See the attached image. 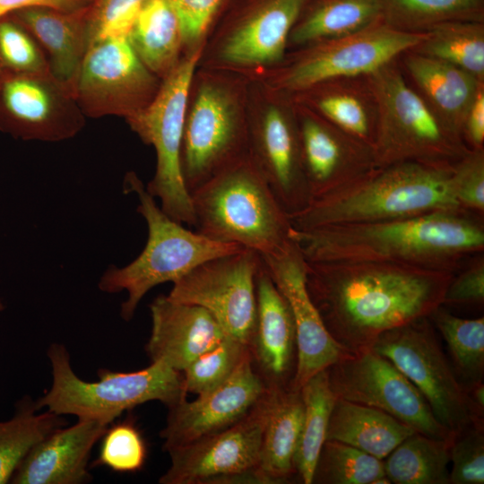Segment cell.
<instances>
[{
	"label": "cell",
	"mask_w": 484,
	"mask_h": 484,
	"mask_svg": "<svg viewBox=\"0 0 484 484\" xmlns=\"http://www.w3.org/2000/svg\"><path fill=\"white\" fill-rule=\"evenodd\" d=\"M268 390L249 351L223 384L194 401L186 398L169 408L166 426L160 431L163 450L187 445L237 423Z\"/></svg>",
	"instance_id": "ffe728a7"
},
{
	"label": "cell",
	"mask_w": 484,
	"mask_h": 484,
	"mask_svg": "<svg viewBox=\"0 0 484 484\" xmlns=\"http://www.w3.org/2000/svg\"><path fill=\"white\" fill-rule=\"evenodd\" d=\"M203 48L185 53L161 81L153 100L126 120L141 140L155 149L156 170L146 190L160 199L161 210L171 219L193 227L194 214L183 178L181 151L189 87Z\"/></svg>",
	"instance_id": "30bf717a"
},
{
	"label": "cell",
	"mask_w": 484,
	"mask_h": 484,
	"mask_svg": "<svg viewBox=\"0 0 484 484\" xmlns=\"http://www.w3.org/2000/svg\"><path fill=\"white\" fill-rule=\"evenodd\" d=\"M160 84L127 37L105 39L90 45L74 97L85 117L117 116L127 120L153 100Z\"/></svg>",
	"instance_id": "e0dca14e"
},
{
	"label": "cell",
	"mask_w": 484,
	"mask_h": 484,
	"mask_svg": "<svg viewBox=\"0 0 484 484\" xmlns=\"http://www.w3.org/2000/svg\"><path fill=\"white\" fill-rule=\"evenodd\" d=\"M299 391L304 414L293 466L302 483L312 484L336 397L330 387L326 369L310 377Z\"/></svg>",
	"instance_id": "d6a6232c"
},
{
	"label": "cell",
	"mask_w": 484,
	"mask_h": 484,
	"mask_svg": "<svg viewBox=\"0 0 484 484\" xmlns=\"http://www.w3.org/2000/svg\"><path fill=\"white\" fill-rule=\"evenodd\" d=\"M462 136L469 149H484V84L480 87L466 113Z\"/></svg>",
	"instance_id": "7dc6e473"
},
{
	"label": "cell",
	"mask_w": 484,
	"mask_h": 484,
	"mask_svg": "<svg viewBox=\"0 0 484 484\" xmlns=\"http://www.w3.org/2000/svg\"><path fill=\"white\" fill-rule=\"evenodd\" d=\"M108 424L78 419L59 428L35 445L13 474V484H82L91 480L88 471L91 450Z\"/></svg>",
	"instance_id": "cb8c5ba5"
},
{
	"label": "cell",
	"mask_w": 484,
	"mask_h": 484,
	"mask_svg": "<svg viewBox=\"0 0 484 484\" xmlns=\"http://www.w3.org/2000/svg\"><path fill=\"white\" fill-rule=\"evenodd\" d=\"M248 145L252 159L288 216L306 208L312 198L293 102L257 81L249 85Z\"/></svg>",
	"instance_id": "4fadbf2b"
},
{
	"label": "cell",
	"mask_w": 484,
	"mask_h": 484,
	"mask_svg": "<svg viewBox=\"0 0 484 484\" xmlns=\"http://www.w3.org/2000/svg\"><path fill=\"white\" fill-rule=\"evenodd\" d=\"M411 50L453 65L484 82V22L442 23Z\"/></svg>",
	"instance_id": "e575fe53"
},
{
	"label": "cell",
	"mask_w": 484,
	"mask_h": 484,
	"mask_svg": "<svg viewBox=\"0 0 484 484\" xmlns=\"http://www.w3.org/2000/svg\"><path fill=\"white\" fill-rule=\"evenodd\" d=\"M151 333L145 350L151 362L160 361L183 372L197 357L228 334L203 307L157 297L150 305Z\"/></svg>",
	"instance_id": "603a6c76"
},
{
	"label": "cell",
	"mask_w": 484,
	"mask_h": 484,
	"mask_svg": "<svg viewBox=\"0 0 484 484\" xmlns=\"http://www.w3.org/2000/svg\"><path fill=\"white\" fill-rule=\"evenodd\" d=\"M95 465H103L117 472H134L144 464L145 442L133 422L124 421L107 428Z\"/></svg>",
	"instance_id": "60d3db41"
},
{
	"label": "cell",
	"mask_w": 484,
	"mask_h": 484,
	"mask_svg": "<svg viewBox=\"0 0 484 484\" xmlns=\"http://www.w3.org/2000/svg\"><path fill=\"white\" fill-rule=\"evenodd\" d=\"M261 264L260 255L247 248L207 260L173 282L167 296L208 310L229 336L248 346L256 322Z\"/></svg>",
	"instance_id": "2e32d148"
},
{
	"label": "cell",
	"mask_w": 484,
	"mask_h": 484,
	"mask_svg": "<svg viewBox=\"0 0 484 484\" xmlns=\"http://www.w3.org/2000/svg\"><path fill=\"white\" fill-rule=\"evenodd\" d=\"M428 318L445 341L452 367L465 389L483 382L484 317H459L440 306Z\"/></svg>",
	"instance_id": "d590c367"
},
{
	"label": "cell",
	"mask_w": 484,
	"mask_h": 484,
	"mask_svg": "<svg viewBox=\"0 0 484 484\" xmlns=\"http://www.w3.org/2000/svg\"><path fill=\"white\" fill-rule=\"evenodd\" d=\"M385 476L384 461L350 445L326 440L320 451L312 483L374 484Z\"/></svg>",
	"instance_id": "74e56055"
},
{
	"label": "cell",
	"mask_w": 484,
	"mask_h": 484,
	"mask_svg": "<svg viewBox=\"0 0 484 484\" xmlns=\"http://www.w3.org/2000/svg\"><path fill=\"white\" fill-rule=\"evenodd\" d=\"M87 0H0V18L16 11L45 7L61 12H74L86 7Z\"/></svg>",
	"instance_id": "c3c4849f"
},
{
	"label": "cell",
	"mask_w": 484,
	"mask_h": 484,
	"mask_svg": "<svg viewBox=\"0 0 484 484\" xmlns=\"http://www.w3.org/2000/svg\"><path fill=\"white\" fill-rule=\"evenodd\" d=\"M144 1L100 0L90 13V45L105 39L127 37Z\"/></svg>",
	"instance_id": "f6af8a7d"
},
{
	"label": "cell",
	"mask_w": 484,
	"mask_h": 484,
	"mask_svg": "<svg viewBox=\"0 0 484 484\" xmlns=\"http://www.w3.org/2000/svg\"><path fill=\"white\" fill-rule=\"evenodd\" d=\"M286 298L295 323L297 366L291 387L299 390L318 372L347 355L327 332L307 289L306 259L290 238L276 253L260 255Z\"/></svg>",
	"instance_id": "d6986e66"
},
{
	"label": "cell",
	"mask_w": 484,
	"mask_h": 484,
	"mask_svg": "<svg viewBox=\"0 0 484 484\" xmlns=\"http://www.w3.org/2000/svg\"><path fill=\"white\" fill-rule=\"evenodd\" d=\"M48 73L47 56L34 37L11 16L0 18V81Z\"/></svg>",
	"instance_id": "ab89813d"
},
{
	"label": "cell",
	"mask_w": 484,
	"mask_h": 484,
	"mask_svg": "<svg viewBox=\"0 0 484 484\" xmlns=\"http://www.w3.org/2000/svg\"><path fill=\"white\" fill-rule=\"evenodd\" d=\"M380 22L383 0H307L290 30L288 51L350 36Z\"/></svg>",
	"instance_id": "f1b7e54d"
},
{
	"label": "cell",
	"mask_w": 484,
	"mask_h": 484,
	"mask_svg": "<svg viewBox=\"0 0 484 484\" xmlns=\"http://www.w3.org/2000/svg\"><path fill=\"white\" fill-rule=\"evenodd\" d=\"M450 462V483H484V424H475L454 436Z\"/></svg>",
	"instance_id": "7bdbcfd3"
},
{
	"label": "cell",
	"mask_w": 484,
	"mask_h": 484,
	"mask_svg": "<svg viewBox=\"0 0 484 484\" xmlns=\"http://www.w3.org/2000/svg\"><path fill=\"white\" fill-rule=\"evenodd\" d=\"M452 441L414 432L383 460L385 476L394 484H449Z\"/></svg>",
	"instance_id": "1f68e13d"
},
{
	"label": "cell",
	"mask_w": 484,
	"mask_h": 484,
	"mask_svg": "<svg viewBox=\"0 0 484 484\" xmlns=\"http://www.w3.org/2000/svg\"><path fill=\"white\" fill-rule=\"evenodd\" d=\"M272 389L230 427L167 451L170 465L160 484L260 483L257 472L262 435Z\"/></svg>",
	"instance_id": "5bb4252c"
},
{
	"label": "cell",
	"mask_w": 484,
	"mask_h": 484,
	"mask_svg": "<svg viewBox=\"0 0 484 484\" xmlns=\"http://www.w3.org/2000/svg\"><path fill=\"white\" fill-rule=\"evenodd\" d=\"M288 97L373 148L379 111L368 74L324 81Z\"/></svg>",
	"instance_id": "4316f807"
},
{
	"label": "cell",
	"mask_w": 484,
	"mask_h": 484,
	"mask_svg": "<svg viewBox=\"0 0 484 484\" xmlns=\"http://www.w3.org/2000/svg\"><path fill=\"white\" fill-rule=\"evenodd\" d=\"M52 384L36 403L57 415H74L110 424L124 411L151 401L168 408L186 399L183 374L160 361L134 372L98 371L97 382H86L72 368L69 352L60 343L48 350Z\"/></svg>",
	"instance_id": "52a82bcc"
},
{
	"label": "cell",
	"mask_w": 484,
	"mask_h": 484,
	"mask_svg": "<svg viewBox=\"0 0 484 484\" xmlns=\"http://www.w3.org/2000/svg\"><path fill=\"white\" fill-rule=\"evenodd\" d=\"M195 231L260 255L281 250L291 227L250 153L207 180L191 194Z\"/></svg>",
	"instance_id": "5b68a950"
},
{
	"label": "cell",
	"mask_w": 484,
	"mask_h": 484,
	"mask_svg": "<svg viewBox=\"0 0 484 484\" xmlns=\"http://www.w3.org/2000/svg\"><path fill=\"white\" fill-rule=\"evenodd\" d=\"M451 184L459 206L484 213V149L469 150L453 167Z\"/></svg>",
	"instance_id": "ee69618b"
},
{
	"label": "cell",
	"mask_w": 484,
	"mask_h": 484,
	"mask_svg": "<svg viewBox=\"0 0 484 484\" xmlns=\"http://www.w3.org/2000/svg\"><path fill=\"white\" fill-rule=\"evenodd\" d=\"M4 309V305L3 300L0 298V312L3 311Z\"/></svg>",
	"instance_id": "681fc988"
},
{
	"label": "cell",
	"mask_w": 484,
	"mask_h": 484,
	"mask_svg": "<svg viewBox=\"0 0 484 484\" xmlns=\"http://www.w3.org/2000/svg\"><path fill=\"white\" fill-rule=\"evenodd\" d=\"M306 262L308 294L347 354L370 350L384 333L428 317L455 274L389 262Z\"/></svg>",
	"instance_id": "6da1fadb"
},
{
	"label": "cell",
	"mask_w": 484,
	"mask_h": 484,
	"mask_svg": "<svg viewBox=\"0 0 484 484\" xmlns=\"http://www.w3.org/2000/svg\"><path fill=\"white\" fill-rule=\"evenodd\" d=\"M124 189L134 193L138 198L137 212L146 221L148 238L143 250L133 262L123 267L110 265L100 277L98 287L110 294L127 292L120 309L125 321L134 317L139 303L152 288L169 281L173 283L207 260L244 248L184 228L157 205L133 171L125 175Z\"/></svg>",
	"instance_id": "8992f818"
},
{
	"label": "cell",
	"mask_w": 484,
	"mask_h": 484,
	"mask_svg": "<svg viewBox=\"0 0 484 484\" xmlns=\"http://www.w3.org/2000/svg\"><path fill=\"white\" fill-rule=\"evenodd\" d=\"M292 102L304 173L312 200L347 186L376 168L370 145L308 108Z\"/></svg>",
	"instance_id": "44dd1931"
},
{
	"label": "cell",
	"mask_w": 484,
	"mask_h": 484,
	"mask_svg": "<svg viewBox=\"0 0 484 484\" xmlns=\"http://www.w3.org/2000/svg\"><path fill=\"white\" fill-rule=\"evenodd\" d=\"M84 11L85 7L74 12L31 7L9 14L34 37L47 56L51 75L73 96L90 46V13Z\"/></svg>",
	"instance_id": "d4e9b609"
},
{
	"label": "cell",
	"mask_w": 484,
	"mask_h": 484,
	"mask_svg": "<svg viewBox=\"0 0 484 484\" xmlns=\"http://www.w3.org/2000/svg\"><path fill=\"white\" fill-rule=\"evenodd\" d=\"M303 414L299 390L292 387L272 389L257 466L261 484L285 483L296 474L293 457Z\"/></svg>",
	"instance_id": "83f0119b"
},
{
	"label": "cell",
	"mask_w": 484,
	"mask_h": 484,
	"mask_svg": "<svg viewBox=\"0 0 484 484\" xmlns=\"http://www.w3.org/2000/svg\"><path fill=\"white\" fill-rule=\"evenodd\" d=\"M398 62L412 89L462 139L466 113L484 82L453 65L411 50L402 53Z\"/></svg>",
	"instance_id": "484cf974"
},
{
	"label": "cell",
	"mask_w": 484,
	"mask_h": 484,
	"mask_svg": "<svg viewBox=\"0 0 484 484\" xmlns=\"http://www.w3.org/2000/svg\"><path fill=\"white\" fill-rule=\"evenodd\" d=\"M372 350L388 359L421 393L438 422L454 435L484 424L446 359L428 317L381 334Z\"/></svg>",
	"instance_id": "7c38bea8"
},
{
	"label": "cell",
	"mask_w": 484,
	"mask_h": 484,
	"mask_svg": "<svg viewBox=\"0 0 484 484\" xmlns=\"http://www.w3.org/2000/svg\"><path fill=\"white\" fill-rule=\"evenodd\" d=\"M425 33H410L377 23L358 33L287 51L283 60L252 81L286 96L318 82L367 75L417 46Z\"/></svg>",
	"instance_id": "9c48e42d"
},
{
	"label": "cell",
	"mask_w": 484,
	"mask_h": 484,
	"mask_svg": "<svg viewBox=\"0 0 484 484\" xmlns=\"http://www.w3.org/2000/svg\"><path fill=\"white\" fill-rule=\"evenodd\" d=\"M484 302V255L472 256L449 283L445 305H480Z\"/></svg>",
	"instance_id": "bcb514c9"
},
{
	"label": "cell",
	"mask_w": 484,
	"mask_h": 484,
	"mask_svg": "<svg viewBox=\"0 0 484 484\" xmlns=\"http://www.w3.org/2000/svg\"><path fill=\"white\" fill-rule=\"evenodd\" d=\"M414 432L412 428L381 410L336 398L325 441H339L384 460Z\"/></svg>",
	"instance_id": "f546056e"
},
{
	"label": "cell",
	"mask_w": 484,
	"mask_h": 484,
	"mask_svg": "<svg viewBox=\"0 0 484 484\" xmlns=\"http://www.w3.org/2000/svg\"><path fill=\"white\" fill-rule=\"evenodd\" d=\"M235 0H172L181 22L185 53L205 46L215 25Z\"/></svg>",
	"instance_id": "b9f144b4"
},
{
	"label": "cell",
	"mask_w": 484,
	"mask_h": 484,
	"mask_svg": "<svg viewBox=\"0 0 484 484\" xmlns=\"http://www.w3.org/2000/svg\"><path fill=\"white\" fill-rule=\"evenodd\" d=\"M251 80L225 70L197 66L191 80L181 151L190 195L249 152L248 94Z\"/></svg>",
	"instance_id": "277c9868"
},
{
	"label": "cell",
	"mask_w": 484,
	"mask_h": 484,
	"mask_svg": "<svg viewBox=\"0 0 484 484\" xmlns=\"http://www.w3.org/2000/svg\"><path fill=\"white\" fill-rule=\"evenodd\" d=\"M36 402L23 397L13 416L0 422V484L9 483L17 467L30 449L59 428L63 416L52 411L39 412Z\"/></svg>",
	"instance_id": "836d02e7"
},
{
	"label": "cell",
	"mask_w": 484,
	"mask_h": 484,
	"mask_svg": "<svg viewBox=\"0 0 484 484\" xmlns=\"http://www.w3.org/2000/svg\"><path fill=\"white\" fill-rule=\"evenodd\" d=\"M127 39L144 65L161 81L166 78L185 55L172 0H145Z\"/></svg>",
	"instance_id": "4dcf8cb0"
},
{
	"label": "cell",
	"mask_w": 484,
	"mask_h": 484,
	"mask_svg": "<svg viewBox=\"0 0 484 484\" xmlns=\"http://www.w3.org/2000/svg\"><path fill=\"white\" fill-rule=\"evenodd\" d=\"M384 23L410 33H425L450 22H484V0H383Z\"/></svg>",
	"instance_id": "8d00e7d4"
},
{
	"label": "cell",
	"mask_w": 484,
	"mask_h": 484,
	"mask_svg": "<svg viewBox=\"0 0 484 484\" xmlns=\"http://www.w3.org/2000/svg\"><path fill=\"white\" fill-rule=\"evenodd\" d=\"M256 322L248 345L252 362L269 389L291 387L297 334L290 307L263 260L255 279Z\"/></svg>",
	"instance_id": "7402d4cb"
},
{
	"label": "cell",
	"mask_w": 484,
	"mask_h": 484,
	"mask_svg": "<svg viewBox=\"0 0 484 484\" xmlns=\"http://www.w3.org/2000/svg\"><path fill=\"white\" fill-rule=\"evenodd\" d=\"M326 372L336 398L381 410L428 436L454 438L455 435L435 418L418 388L374 350L347 354Z\"/></svg>",
	"instance_id": "9a60e30c"
},
{
	"label": "cell",
	"mask_w": 484,
	"mask_h": 484,
	"mask_svg": "<svg viewBox=\"0 0 484 484\" xmlns=\"http://www.w3.org/2000/svg\"><path fill=\"white\" fill-rule=\"evenodd\" d=\"M482 216L451 210L309 229L290 227L289 238L307 262H389L456 273L484 252Z\"/></svg>",
	"instance_id": "7a4b0ae2"
},
{
	"label": "cell",
	"mask_w": 484,
	"mask_h": 484,
	"mask_svg": "<svg viewBox=\"0 0 484 484\" xmlns=\"http://www.w3.org/2000/svg\"><path fill=\"white\" fill-rule=\"evenodd\" d=\"M85 117L74 96L49 73L0 81V131L16 139L65 141L83 128Z\"/></svg>",
	"instance_id": "ac0fdd59"
},
{
	"label": "cell",
	"mask_w": 484,
	"mask_h": 484,
	"mask_svg": "<svg viewBox=\"0 0 484 484\" xmlns=\"http://www.w3.org/2000/svg\"><path fill=\"white\" fill-rule=\"evenodd\" d=\"M453 167L417 162L376 167L347 186L313 199L306 208L288 217L292 228L309 229L463 210L452 188Z\"/></svg>",
	"instance_id": "3957f363"
},
{
	"label": "cell",
	"mask_w": 484,
	"mask_h": 484,
	"mask_svg": "<svg viewBox=\"0 0 484 484\" xmlns=\"http://www.w3.org/2000/svg\"><path fill=\"white\" fill-rule=\"evenodd\" d=\"M307 0H235L204 46L198 65L240 73L249 80L279 65Z\"/></svg>",
	"instance_id": "8fae6325"
},
{
	"label": "cell",
	"mask_w": 484,
	"mask_h": 484,
	"mask_svg": "<svg viewBox=\"0 0 484 484\" xmlns=\"http://www.w3.org/2000/svg\"><path fill=\"white\" fill-rule=\"evenodd\" d=\"M246 344L226 336L194 359L182 372L186 393L204 394L223 384L248 354Z\"/></svg>",
	"instance_id": "f35d334b"
},
{
	"label": "cell",
	"mask_w": 484,
	"mask_h": 484,
	"mask_svg": "<svg viewBox=\"0 0 484 484\" xmlns=\"http://www.w3.org/2000/svg\"><path fill=\"white\" fill-rule=\"evenodd\" d=\"M398 58L368 74L379 111L373 146L376 167L417 162L452 168L471 149L408 83Z\"/></svg>",
	"instance_id": "ba28073f"
}]
</instances>
